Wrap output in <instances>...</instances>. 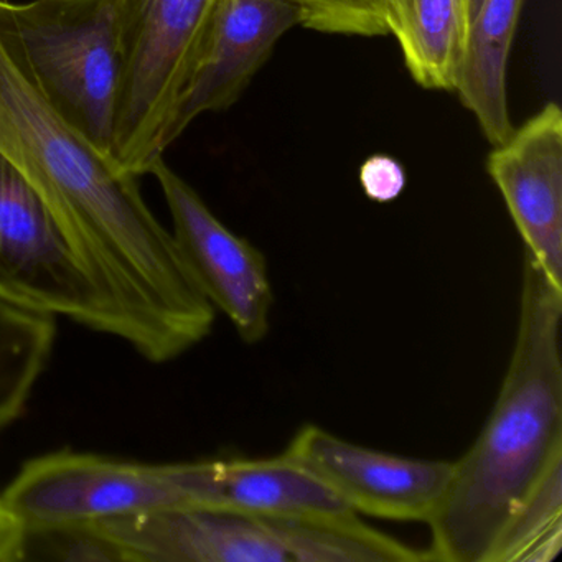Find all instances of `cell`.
I'll return each mask as SVG.
<instances>
[{"instance_id":"obj_13","label":"cell","mask_w":562,"mask_h":562,"mask_svg":"<svg viewBox=\"0 0 562 562\" xmlns=\"http://www.w3.org/2000/svg\"><path fill=\"white\" fill-rule=\"evenodd\" d=\"M521 9L522 0H483L470 21L465 57L453 90L492 146L505 143L515 130L508 113L506 70Z\"/></svg>"},{"instance_id":"obj_9","label":"cell","mask_w":562,"mask_h":562,"mask_svg":"<svg viewBox=\"0 0 562 562\" xmlns=\"http://www.w3.org/2000/svg\"><path fill=\"white\" fill-rule=\"evenodd\" d=\"M285 457L334 490L355 513L394 521L429 522L450 476V460L411 459L348 442L307 424Z\"/></svg>"},{"instance_id":"obj_14","label":"cell","mask_w":562,"mask_h":562,"mask_svg":"<svg viewBox=\"0 0 562 562\" xmlns=\"http://www.w3.org/2000/svg\"><path fill=\"white\" fill-rule=\"evenodd\" d=\"M384 18L414 81L426 90H456L469 37V0H384Z\"/></svg>"},{"instance_id":"obj_10","label":"cell","mask_w":562,"mask_h":562,"mask_svg":"<svg viewBox=\"0 0 562 562\" xmlns=\"http://www.w3.org/2000/svg\"><path fill=\"white\" fill-rule=\"evenodd\" d=\"M488 176L525 243V255L562 289V113L546 104L493 146Z\"/></svg>"},{"instance_id":"obj_6","label":"cell","mask_w":562,"mask_h":562,"mask_svg":"<svg viewBox=\"0 0 562 562\" xmlns=\"http://www.w3.org/2000/svg\"><path fill=\"white\" fill-rule=\"evenodd\" d=\"M83 529L103 539L124 562H304L299 516L170 506Z\"/></svg>"},{"instance_id":"obj_3","label":"cell","mask_w":562,"mask_h":562,"mask_svg":"<svg viewBox=\"0 0 562 562\" xmlns=\"http://www.w3.org/2000/svg\"><path fill=\"white\" fill-rule=\"evenodd\" d=\"M0 24L45 100L111 159L121 81L120 0H0Z\"/></svg>"},{"instance_id":"obj_4","label":"cell","mask_w":562,"mask_h":562,"mask_svg":"<svg viewBox=\"0 0 562 562\" xmlns=\"http://www.w3.org/2000/svg\"><path fill=\"white\" fill-rule=\"evenodd\" d=\"M220 0H120L121 81L113 162L146 176L167 150L173 108L209 37Z\"/></svg>"},{"instance_id":"obj_7","label":"cell","mask_w":562,"mask_h":562,"mask_svg":"<svg viewBox=\"0 0 562 562\" xmlns=\"http://www.w3.org/2000/svg\"><path fill=\"white\" fill-rule=\"evenodd\" d=\"M0 279L21 304L111 335V321L54 216L0 154Z\"/></svg>"},{"instance_id":"obj_1","label":"cell","mask_w":562,"mask_h":562,"mask_svg":"<svg viewBox=\"0 0 562 562\" xmlns=\"http://www.w3.org/2000/svg\"><path fill=\"white\" fill-rule=\"evenodd\" d=\"M0 154L38 193L93 285L111 335L153 363L212 334L216 311L139 177L121 170L50 106L0 24Z\"/></svg>"},{"instance_id":"obj_19","label":"cell","mask_w":562,"mask_h":562,"mask_svg":"<svg viewBox=\"0 0 562 562\" xmlns=\"http://www.w3.org/2000/svg\"><path fill=\"white\" fill-rule=\"evenodd\" d=\"M27 551V535L5 506L0 493V562L21 561Z\"/></svg>"},{"instance_id":"obj_20","label":"cell","mask_w":562,"mask_h":562,"mask_svg":"<svg viewBox=\"0 0 562 562\" xmlns=\"http://www.w3.org/2000/svg\"><path fill=\"white\" fill-rule=\"evenodd\" d=\"M483 0H469V12H470V21L475 18L479 9L482 8Z\"/></svg>"},{"instance_id":"obj_5","label":"cell","mask_w":562,"mask_h":562,"mask_svg":"<svg viewBox=\"0 0 562 562\" xmlns=\"http://www.w3.org/2000/svg\"><path fill=\"white\" fill-rule=\"evenodd\" d=\"M27 538L187 506L173 463H140L58 450L29 460L2 492Z\"/></svg>"},{"instance_id":"obj_2","label":"cell","mask_w":562,"mask_h":562,"mask_svg":"<svg viewBox=\"0 0 562 562\" xmlns=\"http://www.w3.org/2000/svg\"><path fill=\"white\" fill-rule=\"evenodd\" d=\"M562 289L525 255L518 328L495 406L427 525L430 558L485 562L509 516L562 465Z\"/></svg>"},{"instance_id":"obj_15","label":"cell","mask_w":562,"mask_h":562,"mask_svg":"<svg viewBox=\"0 0 562 562\" xmlns=\"http://www.w3.org/2000/svg\"><path fill=\"white\" fill-rule=\"evenodd\" d=\"M55 337V315L0 297V432L24 413Z\"/></svg>"},{"instance_id":"obj_12","label":"cell","mask_w":562,"mask_h":562,"mask_svg":"<svg viewBox=\"0 0 562 562\" xmlns=\"http://www.w3.org/2000/svg\"><path fill=\"white\" fill-rule=\"evenodd\" d=\"M173 473L187 506L276 518L355 513L334 490L284 453L177 462Z\"/></svg>"},{"instance_id":"obj_16","label":"cell","mask_w":562,"mask_h":562,"mask_svg":"<svg viewBox=\"0 0 562 562\" xmlns=\"http://www.w3.org/2000/svg\"><path fill=\"white\" fill-rule=\"evenodd\" d=\"M562 549V465L509 516L485 562H551Z\"/></svg>"},{"instance_id":"obj_11","label":"cell","mask_w":562,"mask_h":562,"mask_svg":"<svg viewBox=\"0 0 562 562\" xmlns=\"http://www.w3.org/2000/svg\"><path fill=\"white\" fill-rule=\"evenodd\" d=\"M299 25V11L285 0H220L199 61L167 126L176 143L205 113L236 103L279 38Z\"/></svg>"},{"instance_id":"obj_21","label":"cell","mask_w":562,"mask_h":562,"mask_svg":"<svg viewBox=\"0 0 562 562\" xmlns=\"http://www.w3.org/2000/svg\"><path fill=\"white\" fill-rule=\"evenodd\" d=\"M0 297L9 299V301L19 302L18 299L12 295V292L9 291L8 285L2 282V279H0ZM21 304V302H19Z\"/></svg>"},{"instance_id":"obj_8","label":"cell","mask_w":562,"mask_h":562,"mask_svg":"<svg viewBox=\"0 0 562 562\" xmlns=\"http://www.w3.org/2000/svg\"><path fill=\"white\" fill-rule=\"evenodd\" d=\"M149 173L162 189L177 248L206 301L226 315L245 344L265 340L274 305L266 256L226 228L164 157Z\"/></svg>"},{"instance_id":"obj_18","label":"cell","mask_w":562,"mask_h":562,"mask_svg":"<svg viewBox=\"0 0 562 562\" xmlns=\"http://www.w3.org/2000/svg\"><path fill=\"white\" fill-rule=\"evenodd\" d=\"M360 183L364 195L373 202H393L406 187V173L391 157L374 156L361 166Z\"/></svg>"},{"instance_id":"obj_17","label":"cell","mask_w":562,"mask_h":562,"mask_svg":"<svg viewBox=\"0 0 562 562\" xmlns=\"http://www.w3.org/2000/svg\"><path fill=\"white\" fill-rule=\"evenodd\" d=\"M299 25L322 34L381 37L387 34L384 0H285Z\"/></svg>"}]
</instances>
